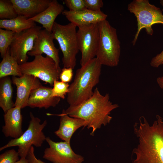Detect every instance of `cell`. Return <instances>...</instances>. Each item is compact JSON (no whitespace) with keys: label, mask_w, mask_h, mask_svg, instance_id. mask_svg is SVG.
<instances>
[{"label":"cell","mask_w":163,"mask_h":163,"mask_svg":"<svg viewBox=\"0 0 163 163\" xmlns=\"http://www.w3.org/2000/svg\"><path fill=\"white\" fill-rule=\"evenodd\" d=\"M138 140L133 150V163H163V119L159 115L150 124L142 116L134 126Z\"/></svg>","instance_id":"6da1fadb"},{"label":"cell","mask_w":163,"mask_h":163,"mask_svg":"<svg viewBox=\"0 0 163 163\" xmlns=\"http://www.w3.org/2000/svg\"><path fill=\"white\" fill-rule=\"evenodd\" d=\"M119 107L110 101L108 93L102 95L96 88L89 98L79 105L69 106L65 112L71 117L85 120L88 129H92L90 135L94 136L95 131L102 125L110 123L112 118L111 112Z\"/></svg>","instance_id":"7a4b0ae2"},{"label":"cell","mask_w":163,"mask_h":163,"mask_svg":"<svg viewBox=\"0 0 163 163\" xmlns=\"http://www.w3.org/2000/svg\"><path fill=\"white\" fill-rule=\"evenodd\" d=\"M102 66L95 57L77 70L67 94L69 106L79 105L92 95L93 89L99 82Z\"/></svg>","instance_id":"3957f363"},{"label":"cell","mask_w":163,"mask_h":163,"mask_svg":"<svg viewBox=\"0 0 163 163\" xmlns=\"http://www.w3.org/2000/svg\"><path fill=\"white\" fill-rule=\"evenodd\" d=\"M98 24L99 39L96 57L102 65L116 66L119 64L121 51L117 30L106 20Z\"/></svg>","instance_id":"277c9868"},{"label":"cell","mask_w":163,"mask_h":163,"mask_svg":"<svg viewBox=\"0 0 163 163\" xmlns=\"http://www.w3.org/2000/svg\"><path fill=\"white\" fill-rule=\"evenodd\" d=\"M76 27L71 23L62 25L55 22L52 29L54 39L57 41L63 54V67L73 69L76 65V56L79 50Z\"/></svg>","instance_id":"5b68a950"},{"label":"cell","mask_w":163,"mask_h":163,"mask_svg":"<svg viewBox=\"0 0 163 163\" xmlns=\"http://www.w3.org/2000/svg\"><path fill=\"white\" fill-rule=\"evenodd\" d=\"M128 10L133 14L137 21V30L132 43L135 45L139 34L145 28L147 34L152 35V26L155 24H163V14L160 8L151 4L148 0H134L128 5Z\"/></svg>","instance_id":"8992f818"},{"label":"cell","mask_w":163,"mask_h":163,"mask_svg":"<svg viewBox=\"0 0 163 163\" xmlns=\"http://www.w3.org/2000/svg\"><path fill=\"white\" fill-rule=\"evenodd\" d=\"M30 120L27 129L19 138L13 139L5 145L0 147V151L7 148L18 146V152L21 158H26L31 147L34 145L37 147L42 146L46 137L43 130L47 124L46 120L41 123V120L30 112Z\"/></svg>","instance_id":"52a82bcc"},{"label":"cell","mask_w":163,"mask_h":163,"mask_svg":"<svg viewBox=\"0 0 163 163\" xmlns=\"http://www.w3.org/2000/svg\"><path fill=\"white\" fill-rule=\"evenodd\" d=\"M19 67L23 75L33 76L52 86L55 80H58L61 70L53 59L42 55L35 56L32 61L19 65Z\"/></svg>","instance_id":"ba28073f"},{"label":"cell","mask_w":163,"mask_h":163,"mask_svg":"<svg viewBox=\"0 0 163 163\" xmlns=\"http://www.w3.org/2000/svg\"><path fill=\"white\" fill-rule=\"evenodd\" d=\"M77 37L79 50L81 53V66L95 58L99 39L98 23L78 27Z\"/></svg>","instance_id":"9c48e42d"},{"label":"cell","mask_w":163,"mask_h":163,"mask_svg":"<svg viewBox=\"0 0 163 163\" xmlns=\"http://www.w3.org/2000/svg\"><path fill=\"white\" fill-rule=\"evenodd\" d=\"M40 27L36 26L19 33H15L9 47L11 55L19 65L27 62V53L31 50Z\"/></svg>","instance_id":"30bf717a"},{"label":"cell","mask_w":163,"mask_h":163,"mask_svg":"<svg viewBox=\"0 0 163 163\" xmlns=\"http://www.w3.org/2000/svg\"><path fill=\"white\" fill-rule=\"evenodd\" d=\"M46 141L49 147L44 151L43 158L53 163H82V156L76 154L72 150L70 142H55L49 137Z\"/></svg>","instance_id":"8fae6325"},{"label":"cell","mask_w":163,"mask_h":163,"mask_svg":"<svg viewBox=\"0 0 163 163\" xmlns=\"http://www.w3.org/2000/svg\"><path fill=\"white\" fill-rule=\"evenodd\" d=\"M54 40L52 33L45 29L41 30L35 40L32 50L27 53V55L35 56L44 53L53 59L58 68L61 70L59 66V50L55 46Z\"/></svg>","instance_id":"7c38bea8"},{"label":"cell","mask_w":163,"mask_h":163,"mask_svg":"<svg viewBox=\"0 0 163 163\" xmlns=\"http://www.w3.org/2000/svg\"><path fill=\"white\" fill-rule=\"evenodd\" d=\"M12 81L17 88L14 107L18 106L21 109L27 106L32 91L43 86L39 79L28 75H23L21 77L13 76Z\"/></svg>","instance_id":"4fadbf2b"},{"label":"cell","mask_w":163,"mask_h":163,"mask_svg":"<svg viewBox=\"0 0 163 163\" xmlns=\"http://www.w3.org/2000/svg\"><path fill=\"white\" fill-rule=\"evenodd\" d=\"M21 109L19 106H15L4 113L5 125L2 126V131L5 137L17 139L23 133Z\"/></svg>","instance_id":"5bb4252c"},{"label":"cell","mask_w":163,"mask_h":163,"mask_svg":"<svg viewBox=\"0 0 163 163\" xmlns=\"http://www.w3.org/2000/svg\"><path fill=\"white\" fill-rule=\"evenodd\" d=\"M67 19L78 27L91 24L98 23L105 20L107 15L101 11H94L87 9L78 11L65 10L62 13Z\"/></svg>","instance_id":"9a60e30c"},{"label":"cell","mask_w":163,"mask_h":163,"mask_svg":"<svg viewBox=\"0 0 163 163\" xmlns=\"http://www.w3.org/2000/svg\"><path fill=\"white\" fill-rule=\"evenodd\" d=\"M52 88L42 86L31 92L27 106L31 108H44L55 107L59 103L60 98L52 95Z\"/></svg>","instance_id":"2e32d148"},{"label":"cell","mask_w":163,"mask_h":163,"mask_svg":"<svg viewBox=\"0 0 163 163\" xmlns=\"http://www.w3.org/2000/svg\"><path fill=\"white\" fill-rule=\"evenodd\" d=\"M18 15L28 19L41 13L49 5L52 0H11Z\"/></svg>","instance_id":"e0dca14e"},{"label":"cell","mask_w":163,"mask_h":163,"mask_svg":"<svg viewBox=\"0 0 163 163\" xmlns=\"http://www.w3.org/2000/svg\"><path fill=\"white\" fill-rule=\"evenodd\" d=\"M58 115L60 117L59 126L54 133L64 141L70 142L72 135L77 129L82 126H86L85 120L70 117L65 113L64 110Z\"/></svg>","instance_id":"ac0fdd59"},{"label":"cell","mask_w":163,"mask_h":163,"mask_svg":"<svg viewBox=\"0 0 163 163\" xmlns=\"http://www.w3.org/2000/svg\"><path fill=\"white\" fill-rule=\"evenodd\" d=\"M63 6L56 0H52L44 11L31 18H29L42 24L43 27L52 33L55 21L57 16L64 10Z\"/></svg>","instance_id":"d6986e66"},{"label":"cell","mask_w":163,"mask_h":163,"mask_svg":"<svg viewBox=\"0 0 163 163\" xmlns=\"http://www.w3.org/2000/svg\"><path fill=\"white\" fill-rule=\"evenodd\" d=\"M36 26L35 22L20 15L11 19L0 20V28L15 33H20Z\"/></svg>","instance_id":"ffe728a7"},{"label":"cell","mask_w":163,"mask_h":163,"mask_svg":"<svg viewBox=\"0 0 163 163\" xmlns=\"http://www.w3.org/2000/svg\"><path fill=\"white\" fill-rule=\"evenodd\" d=\"M12 81L8 77L0 78V107L4 113L14 107L12 100Z\"/></svg>","instance_id":"44dd1931"},{"label":"cell","mask_w":163,"mask_h":163,"mask_svg":"<svg viewBox=\"0 0 163 163\" xmlns=\"http://www.w3.org/2000/svg\"><path fill=\"white\" fill-rule=\"evenodd\" d=\"M22 75L19 65L11 55L9 48L0 63V78L10 75L21 77Z\"/></svg>","instance_id":"7402d4cb"},{"label":"cell","mask_w":163,"mask_h":163,"mask_svg":"<svg viewBox=\"0 0 163 163\" xmlns=\"http://www.w3.org/2000/svg\"><path fill=\"white\" fill-rule=\"evenodd\" d=\"M15 33L11 30L0 28V53L2 58L6 53Z\"/></svg>","instance_id":"603a6c76"},{"label":"cell","mask_w":163,"mask_h":163,"mask_svg":"<svg viewBox=\"0 0 163 163\" xmlns=\"http://www.w3.org/2000/svg\"><path fill=\"white\" fill-rule=\"evenodd\" d=\"M17 11L11 0H0V18L10 19L18 16Z\"/></svg>","instance_id":"cb8c5ba5"},{"label":"cell","mask_w":163,"mask_h":163,"mask_svg":"<svg viewBox=\"0 0 163 163\" xmlns=\"http://www.w3.org/2000/svg\"><path fill=\"white\" fill-rule=\"evenodd\" d=\"M69 85L68 83L55 80L53 82V88H52V96L62 99H65V96L69 91Z\"/></svg>","instance_id":"d4e9b609"},{"label":"cell","mask_w":163,"mask_h":163,"mask_svg":"<svg viewBox=\"0 0 163 163\" xmlns=\"http://www.w3.org/2000/svg\"><path fill=\"white\" fill-rule=\"evenodd\" d=\"M19 156L14 149L8 150L0 155V163H15L19 160Z\"/></svg>","instance_id":"484cf974"},{"label":"cell","mask_w":163,"mask_h":163,"mask_svg":"<svg viewBox=\"0 0 163 163\" xmlns=\"http://www.w3.org/2000/svg\"><path fill=\"white\" fill-rule=\"evenodd\" d=\"M64 2L70 11H78L86 9L83 0H65Z\"/></svg>","instance_id":"4316f807"},{"label":"cell","mask_w":163,"mask_h":163,"mask_svg":"<svg viewBox=\"0 0 163 163\" xmlns=\"http://www.w3.org/2000/svg\"><path fill=\"white\" fill-rule=\"evenodd\" d=\"M87 9L94 11H101L104 3L102 0H83Z\"/></svg>","instance_id":"83f0119b"},{"label":"cell","mask_w":163,"mask_h":163,"mask_svg":"<svg viewBox=\"0 0 163 163\" xmlns=\"http://www.w3.org/2000/svg\"><path fill=\"white\" fill-rule=\"evenodd\" d=\"M73 69L71 68L66 67L61 69L59 77L61 81L67 83L70 82L73 76Z\"/></svg>","instance_id":"f1b7e54d"},{"label":"cell","mask_w":163,"mask_h":163,"mask_svg":"<svg viewBox=\"0 0 163 163\" xmlns=\"http://www.w3.org/2000/svg\"><path fill=\"white\" fill-rule=\"evenodd\" d=\"M163 64V50L153 57L151 59L150 65L154 68H158Z\"/></svg>","instance_id":"f546056e"},{"label":"cell","mask_w":163,"mask_h":163,"mask_svg":"<svg viewBox=\"0 0 163 163\" xmlns=\"http://www.w3.org/2000/svg\"><path fill=\"white\" fill-rule=\"evenodd\" d=\"M26 158L30 163H45L36 158L34 153V148L33 146L30 149Z\"/></svg>","instance_id":"4dcf8cb0"},{"label":"cell","mask_w":163,"mask_h":163,"mask_svg":"<svg viewBox=\"0 0 163 163\" xmlns=\"http://www.w3.org/2000/svg\"><path fill=\"white\" fill-rule=\"evenodd\" d=\"M156 81L159 86L163 90V78L162 77H158Z\"/></svg>","instance_id":"1f68e13d"},{"label":"cell","mask_w":163,"mask_h":163,"mask_svg":"<svg viewBox=\"0 0 163 163\" xmlns=\"http://www.w3.org/2000/svg\"><path fill=\"white\" fill-rule=\"evenodd\" d=\"M15 163H30L26 158H21L20 159L17 161Z\"/></svg>","instance_id":"d6a6232c"},{"label":"cell","mask_w":163,"mask_h":163,"mask_svg":"<svg viewBox=\"0 0 163 163\" xmlns=\"http://www.w3.org/2000/svg\"><path fill=\"white\" fill-rule=\"evenodd\" d=\"M160 4L163 7V8L161 10L163 12V0H161L160 1Z\"/></svg>","instance_id":"836d02e7"},{"label":"cell","mask_w":163,"mask_h":163,"mask_svg":"<svg viewBox=\"0 0 163 163\" xmlns=\"http://www.w3.org/2000/svg\"><path fill=\"white\" fill-rule=\"evenodd\" d=\"M162 78H163V76H162Z\"/></svg>","instance_id":"e575fe53"}]
</instances>
